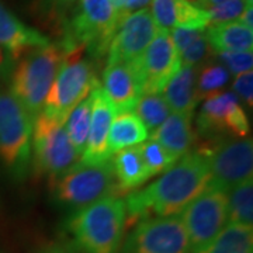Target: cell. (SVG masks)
Listing matches in <instances>:
<instances>
[{
  "instance_id": "6da1fadb",
  "label": "cell",
  "mask_w": 253,
  "mask_h": 253,
  "mask_svg": "<svg viewBox=\"0 0 253 253\" xmlns=\"http://www.w3.org/2000/svg\"><path fill=\"white\" fill-rule=\"evenodd\" d=\"M211 172L201 151L184 155L146 189L128 194L126 214L129 224L154 217H177L207 189Z\"/></svg>"
},
{
  "instance_id": "7a4b0ae2",
  "label": "cell",
  "mask_w": 253,
  "mask_h": 253,
  "mask_svg": "<svg viewBox=\"0 0 253 253\" xmlns=\"http://www.w3.org/2000/svg\"><path fill=\"white\" fill-rule=\"evenodd\" d=\"M126 224V201L106 197L75 211L66 228L79 253H118Z\"/></svg>"
},
{
  "instance_id": "3957f363",
  "label": "cell",
  "mask_w": 253,
  "mask_h": 253,
  "mask_svg": "<svg viewBox=\"0 0 253 253\" xmlns=\"http://www.w3.org/2000/svg\"><path fill=\"white\" fill-rule=\"evenodd\" d=\"M121 16L110 0H78L76 11L63 24L62 41L59 45L65 56L87 49L91 58L97 59L109 51Z\"/></svg>"
},
{
  "instance_id": "277c9868",
  "label": "cell",
  "mask_w": 253,
  "mask_h": 253,
  "mask_svg": "<svg viewBox=\"0 0 253 253\" xmlns=\"http://www.w3.org/2000/svg\"><path fill=\"white\" fill-rule=\"evenodd\" d=\"M65 61L59 44L49 42L23 55L10 72V93L33 120L44 109L48 91Z\"/></svg>"
},
{
  "instance_id": "5b68a950",
  "label": "cell",
  "mask_w": 253,
  "mask_h": 253,
  "mask_svg": "<svg viewBox=\"0 0 253 253\" xmlns=\"http://www.w3.org/2000/svg\"><path fill=\"white\" fill-rule=\"evenodd\" d=\"M55 201L63 208L79 211L99 200L116 197L117 181L111 161L99 165L78 162L62 174L49 179Z\"/></svg>"
},
{
  "instance_id": "8992f818",
  "label": "cell",
  "mask_w": 253,
  "mask_h": 253,
  "mask_svg": "<svg viewBox=\"0 0 253 253\" xmlns=\"http://www.w3.org/2000/svg\"><path fill=\"white\" fill-rule=\"evenodd\" d=\"M34 120L16 97L0 89V162L14 179H24L31 165Z\"/></svg>"
},
{
  "instance_id": "52a82bcc",
  "label": "cell",
  "mask_w": 253,
  "mask_h": 253,
  "mask_svg": "<svg viewBox=\"0 0 253 253\" xmlns=\"http://www.w3.org/2000/svg\"><path fill=\"white\" fill-rule=\"evenodd\" d=\"M78 54L65 58L41 111L63 124L71 111L100 84L90 59L76 58Z\"/></svg>"
},
{
  "instance_id": "ba28073f",
  "label": "cell",
  "mask_w": 253,
  "mask_h": 253,
  "mask_svg": "<svg viewBox=\"0 0 253 253\" xmlns=\"http://www.w3.org/2000/svg\"><path fill=\"white\" fill-rule=\"evenodd\" d=\"M79 155L65 131V124L41 113L34 118L31 165L40 174L56 177L79 162Z\"/></svg>"
},
{
  "instance_id": "9c48e42d",
  "label": "cell",
  "mask_w": 253,
  "mask_h": 253,
  "mask_svg": "<svg viewBox=\"0 0 253 253\" xmlns=\"http://www.w3.org/2000/svg\"><path fill=\"white\" fill-rule=\"evenodd\" d=\"M191 253H203L228 221V193L208 186L181 212Z\"/></svg>"
},
{
  "instance_id": "30bf717a",
  "label": "cell",
  "mask_w": 253,
  "mask_h": 253,
  "mask_svg": "<svg viewBox=\"0 0 253 253\" xmlns=\"http://www.w3.org/2000/svg\"><path fill=\"white\" fill-rule=\"evenodd\" d=\"M207 155L211 172L210 186L229 193L252 179L253 144L251 138L219 139L214 148L201 151Z\"/></svg>"
},
{
  "instance_id": "8fae6325",
  "label": "cell",
  "mask_w": 253,
  "mask_h": 253,
  "mask_svg": "<svg viewBox=\"0 0 253 253\" xmlns=\"http://www.w3.org/2000/svg\"><path fill=\"white\" fill-rule=\"evenodd\" d=\"M121 253H191L180 217H154L139 221Z\"/></svg>"
},
{
  "instance_id": "7c38bea8",
  "label": "cell",
  "mask_w": 253,
  "mask_h": 253,
  "mask_svg": "<svg viewBox=\"0 0 253 253\" xmlns=\"http://www.w3.org/2000/svg\"><path fill=\"white\" fill-rule=\"evenodd\" d=\"M201 135L246 138L251 132L249 120L241 101L231 91H218L206 97L197 118Z\"/></svg>"
},
{
  "instance_id": "4fadbf2b",
  "label": "cell",
  "mask_w": 253,
  "mask_h": 253,
  "mask_svg": "<svg viewBox=\"0 0 253 253\" xmlns=\"http://www.w3.org/2000/svg\"><path fill=\"white\" fill-rule=\"evenodd\" d=\"M156 30L158 27L148 9L136 10L123 16L110 42L107 63L124 62L138 65L146 46L155 37Z\"/></svg>"
},
{
  "instance_id": "5bb4252c",
  "label": "cell",
  "mask_w": 253,
  "mask_h": 253,
  "mask_svg": "<svg viewBox=\"0 0 253 253\" xmlns=\"http://www.w3.org/2000/svg\"><path fill=\"white\" fill-rule=\"evenodd\" d=\"M180 68L172 37L168 30L158 28L151 44L146 46L136 71L142 93H162L166 83Z\"/></svg>"
},
{
  "instance_id": "9a60e30c",
  "label": "cell",
  "mask_w": 253,
  "mask_h": 253,
  "mask_svg": "<svg viewBox=\"0 0 253 253\" xmlns=\"http://www.w3.org/2000/svg\"><path fill=\"white\" fill-rule=\"evenodd\" d=\"M101 90L116 114L131 113L142 94L136 65L124 62L107 63L103 72Z\"/></svg>"
},
{
  "instance_id": "2e32d148",
  "label": "cell",
  "mask_w": 253,
  "mask_h": 253,
  "mask_svg": "<svg viewBox=\"0 0 253 253\" xmlns=\"http://www.w3.org/2000/svg\"><path fill=\"white\" fill-rule=\"evenodd\" d=\"M93 96V109H91V121L89 128V135L86 141L84 151L79 161L83 165H99L111 159L109 152V132L110 126L116 117L113 106L101 90V84L91 90Z\"/></svg>"
},
{
  "instance_id": "e0dca14e",
  "label": "cell",
  "mask_w": 253,
  "mask_h": 253,
  "mask_svg": "<svg viewBox=\"0 0 253 253\" xmlns=\"http://www.w3.org/2000/svg\"><path fill=\"white\" fill-rule=\"evenodd\" d=\"M51 41L36 28L28 27L0 3V46L10 55L13 62L33 49L48 45Z\"/></svg>"
},
{
  "instance_id": "ac0fdd59",
  "label": "cell",
  "mask_w": 253,
  "mask_h": 253,
  "mask_svg": "<svg viewBox=\"0 0 253 253\" xmlns=\"http://www.w3.org/2000/svg\"><path fill=\"white\" fill-rule=\"evenodd\" d=\"M151 14L158 28L174 27L207 28L208 13L184 0H151Z\"/></svg>"
},
{
  "instance_id": "d6986e66",
  "label": "cell",
  "mask_w": 253,
  "mask_h": 253,
  "mask_svg": "<svg viewBox=\"0 0 253 253\" xmlns=\"http://www.w3.org/2000/svg\"><path fill=\"white\" fill-rule=\"evenodd\" d=\"M162 94L170 111L193 114L201 100L197 91V68L180 66L166 83Z\"/></svg>"
},
{
  "instance_id": "ffe728a7",
  "label": "cell",
  "mask_w": 253,
  "mask_h": 253,
  "mask_svg": "<svg viewBox=\"0 0 253 253\" xmlns=\"http://www.w3.org/2000/svg\"><path fill=\"white\" fill-rule=\"evenodd\" d=\"M193 114H180L172 113L165 120L162 126L152 132V138L162 145L163 148L172 155L173 159L177 161L184 155L189 154L193 145V126H191Z\"/></svg>"
},
{
  "instance_id": "44dd1931",
  "label": "cell",
  "mask_w": 253,
  "mask_h": 253,
  "mask_svg": "<svg viewBox=\"0 0 253 253\" xmlns=\"http://www.w3.org/2000/svg\"><path fill=\"white\" fill-rule=\"evenodd\" d=\"M111 162L118 193H129L151 179L139 146H129L118 151Z\"/></svg>"
},
{
  "instance_id": "7402d4cb",
  "label": "cell",
  "mask_w": 253,
  "mask_h": 253,
  "mask_svg": "<svg viewBox=\"0 0 253 253\" xmlns=\"http://www.w3.org/2000/svg\"><path fill=\"white\" fill-rule=\"evenodd\" d=\"M206 38L214 52L252 51L253 48V30L245 27L239 21L210 26Z\"/></svg>"
},
{
  "instance_id": "603a6c76",
  "label": "cell",
  "mask_w": 253,
  "mask_h": 253,
  "mask_svg": "<svg viewBox=\"0 0 253 253\" xmlns=\"http://www.w3.org/2000/svg\"><path fill=\"white\" fill-rule=\"evenodd\" d=\"M149 138V132L141 123V120L132 113L116 114L110 126L109 152L111 155L129 146H136Z\"/></svg>"
},
{
  "instance_id": "cb8c5ba5",
  "label": "cell",
  "mask_w": 253,
  "mask_h": 253,
  "mask_svg": "<svg viewBox=\"0 0 253 253\" xmlns=\"http://www.w3.org/2000/svg\"><path fill=\"white\" fill-rule=\"evenodd\" d=\"M203 253H253L252 226L228 224Z\"/></svg>"
},
{
  "instance_id": "d4e9b609",
  "label": "cell",
  "mask_w": 253,
  "mask_h": 253,
  "mask_svg": "<svg viewBox=\"0 0 253 253\" xmlns=\"http://www.w3.org/2000/svg\"><path fill=\"white\" fill-rule=\"evenodd\" d=\"M91 109H93V96L91 93L84 100L71 111L65 121V131L69 138L73 149L76 154L81 156L84 151L87 135H89V128L91 121Z\"/></svg>"
},
{
  "instance_id": "484cf974",
  "label": "cell",
  "mask_w": 253,
  "mask_h": 253,
  "mask_svg": "<svg viewBox=\"0 0 253 253\" xmlns=\"http://www.w3.org/2000/svg\"><path fill=\"white\" fill-rule=\"evenodd\" d=\"M229 224L252 226L253 224V180L241 183L228 193Z\"/></svg>"
},
{
  "instance_id": "4316f807",
  "label": "cell",
  "mask_w": 253,
  "mask_h": 253,
  "mask_svg": "<svg viewBox=\"0 0 253 253\" xmlns=\"http://www.w3.org/2000/svg\"><path fill=\"white\" fill-rule=\"evenodd\" d=\"M134 110L135 116L141 120L148 132H154L170 116V109L162 93H142Z\"/></svg>"
},
{
  "instance_id": "83f0119b",
  "label": "cell",
  "mask_w": 253,
  "mask_h": 253,
  "mask_svg": "<svg viewBox=\"0 0 253 253\" xmlns=\"http://www.w3.org/2000/svg\"><path fill=\"white\" fill-rule=\"evenodd\" d=\"M229 79L231 73L222 63L208 61L197 66V91L200 99H206L214 93L222 91Z\"/></svg>"
},
{
  "instance_id": "f1b7e54d",
  "label": "cell",
  "mask_w": 253,
  "mask_h": 253,
  "mask_svg": "<svg viewBox=\"0 0 253 253\" xmlns=\"http://www.w3.org/2000/svg\"><path fill=\"white\" fill-rule=\"evenodd\" d=\"M139 149H141L142 159L151 177L165 173L177 162L173 159L172 155L169 154L162 145L152 138H148L144 144L139 145Z\"/></svg>"
},
{
  "instance_id": "f546056e",
  "label": "cell",
  "mask_w": 253,
  "mask_h": 253,
  "mask_svg": "<svg viewBox=\"0 0 253 253\" xmlns=\"http://www.w3.org/2000/svg\"><path fill=\"white\" fill-rule=\"evenodd\" d=\"M246 7H251L246 0H226L221 4H217L214 7L207 10L210 26H218V24H225L231 21H238L241 16L244 14Z\"/></svg>"
},
{
  "instance_id": "4dcf8cb0",
  "label": "cell",
  "mask_w": 253,
  "mask_h": 253,
  "mask_svg": "<svg viewBox=\"0 0 253 253\" xmlns=\"http://www.w3.org/2000/svg\"><path fill=\"white\" fill-rule=\"evenodd\" d=\"M210 56H214V51L206 38V34L200 37L197 41H194L184 51L177 55V61L180 66H193L197 68L201 63H204Z\"/></svg>"
},
{
  "instance_id": "1f68e13d",
  "label": "cell",
  "mask_w": 253,
  "mask_h": 253,
  "mask_svg": "<svg viewBox=\"0 0 253 253\" xmlns=\"http://www.w3.org/2000/svg\"><path fill=\"white\" fill-rule=\"evenodd\" d=\"M217 58L219 63H222L231 75L236 76V75L252 71V51H238V52L224 51V52H217Z\"/></svg>"
},
{
  "instance_id": "d6a6232c",
  "label": "cell",
  "mask_w": 253,
  "mask_h": 253,
  "mask_svg": "<svg viewBox=\"0 0 253 253\" xmlns=\"http://www.w3.org/2000/svg\"><path fill=\"white\" fill-rule=\"evenodd\" d=\"M207 28H199V27H174L172 28V37L173 45L176 49V54L179 55L181 51H184L189 45H191L194 41H197L200 37L206 34Z\"/></svg>"
},
{
  "instance_id": "836d02e7",
  "label": "cell",
  "mask_w": 253,
  "mask_h": 253,
  "mask_svg": "<svg viewBox=\"0 0 253 253\" xmlns=\"http://www.w3.org/2000/svg\"><path fill=\"white\" fill-rule=\"evenodd\" d=\"M234 94L242 100L246 106L252 107L253 106V72H244L241 75H236L235 81H234Z\"/></svg>"
},
{
  "instance_id": "e575fe53",
  "label": "cell",
  "mask_w": 253,
  "mask_h": 253,
  "mask_svg": "<svg viewBox=\"0 0 253 253\" xmlns=\"http://www.w3.org/2000/svg\"><path fill=\"white\" fill-rule=\"evenodd\" d=\"M42 9H45L55 20H65V13L76 6L78 0H38Z\"/></svg>"
},
{
  "instance_id": "d590c367",
  "label": "cell",
  "mask_w": 253,
  "mask_h": 253,
  "mask_svg": "<svg viewBox=\"0 0 253 253\" xmlns=\"http://www.w3.org/2000/svg\"><path fill=\"white\" fill-rule=\"evenodd\" d=\"M113 7L117 10V13L123 17L126 14L134 13L136 10L145 9L146 4L151 3V0H110Z\"/></svg>"
},
{
  "instance_id": "8d00e7d4",
  "label": "cell",
  "mask_w": 253,
  "mask_h": 253,
  "mask_svg": "<svg viewBox=\"0 0 253 253\" xmlns=\"http://www.w3.org/2000/svg\"><path fill=\"white\" fill-rule=\"evenodd\" d=\"M11 63L13 59L10 58V55L0 46V78H4L11 72Z\"/></svg>"
},
{
  "instance_id": "74e56055",
  "label": "cell",
  "mask_w": 253,
  "mask_h": 253,
  "mask_svg": "<svg viewBox=\"0 0 253 253\" xmlns=\"http://www.w3.org/2000/svg\"><path fill=\"white\" fill-rule=\"evenodd\" d=\"M253 9L252 6L251 7H246V10L244 11V14L241 16V18L238 20L241 24H244L245 27L251 28V30H253Z\"/></svg>"
},
{
  "instance_id": "f35d334b",
  "label": "cell",
  "mask_w": 253,
  "mask_h": 253,
  "mask_svg": "<svg viewBox=\"0 0 253 253\" xmlns=\"http://www.w3.org/2000/svg\"><path fill=\"white\" fill-rule=\"evenodd\" d=\"M41 253H79L76 249L71 248H63V246H54V248H48Z\"/></svg>"
},
{
  "instance_id": "ab89813d",
  "label": "cell",
  "mask_w": 253,
  "mask_h": 253,
  "mask_svg": "<svg viewBox=\"0 0 253 253\" xmlns=\"http://www.w3.org/2000/svg\"><path fill=\"white\" fill-rule=\"evenodd\" d=\"M226 0H201V3H200L199 9L201 10H210L211 7H214V6H217V4H221V3H224Z\"/></svg>"
},
{
  "instance_id": "60d3db41",
  "label": "cell",
  "mask_w": 253,
  "mask_h": 253,
  "mask_svg": "<svg viewBox=\"0 0 253 253\" xmlns=\"http://www.w3.org/2000/svg\"><path fill=\"white\" fill-rule=\"evenodd\" d=\"M184 1H187V3L193 4V6H196V7H199L200 3H201V0H184Z\"/></svg>"
}]
</instances>
